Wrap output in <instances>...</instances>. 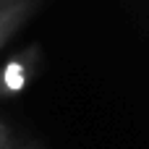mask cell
<instances>
[{
  "instance_id": "cell-3",
  "label": "cell",
  "mask_w": 149,
  "mask_h": 149,
  "mask_svg": "<svg viewBox=\"0 0 149 149\" xmlns=\"http://www.w3.org/2000/svg\"><path fill=\"white\" fill-rule=\"evenodd\" d=\"M13 147V139H10V131H8V126L0 120V149H10Z\"/></svg>"
},
{
  "instance_id": "cell-2",
  "label": "cell",
  "mask_w": 149,
  "mask_h": 149,
  "mask_svg": "<svg viewBox=\"0 0 149 149\" xmlns=\"http://www.w3.org/2000/svg\"><path fill=\"white\" fill-rule=\"evenodd\" d=\"M31 8H34V0H3L0 3V50L21 29V24L29 18Z\"/></svg>"
},
{
  "instance_id": "cell-5",
  "label": "cell",
  "mask_w": 149,
  "mask_h": 149,
  "mask_svg": "<svg viewBox=\"0 0 149 149\" xmlns=\"http://www.w3.org/2000/svg\"><path fill=\"white\" fill-rule=\"evenodd\" d=\"M0 3H3V0H0Z\"/></svg>"
},
{
  "instance_id": "cell-1",
  "label": "cell",
  "mask_w": 149,
  "mask_h": 149,
  "mask_svg": "<svg viewBox=\"0 0 149 149\" xmlns=\"http://www.w3.org/2000/svg\"><path fill=\"white\" fill-rule=\"evenodd\" d=\"M42 65V50L39 45H29L18 52H13L0 65V100H13L24 94L31 81L37 79Z\"/></svg>"
},
{
  "instance_id": "cell-4",
  "label": "cell",
  "mask_w": 149,
  "mask_h": 149,
  "mask_svg": "<svg viewBox=\"0 0 149 149\" xmlns=\"http://www.w3.org/2000/svg\"><path fill=\"white\" fill-rule=\"evenodd\" d=\"M10 149H39V147H10Z\"/></svg>"
}]
</instances>
